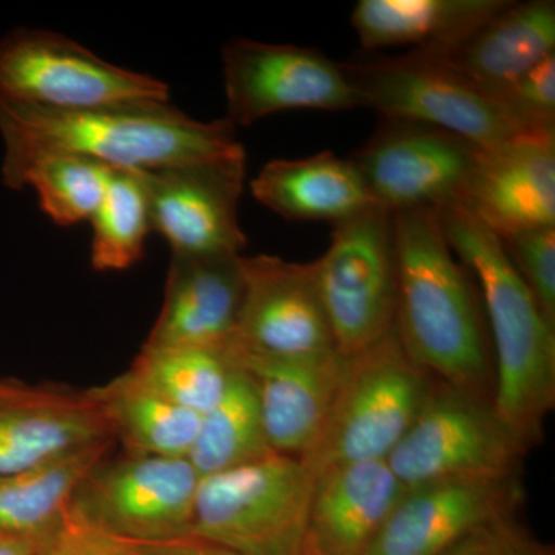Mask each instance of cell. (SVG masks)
<instances>
[{"instance_id": "obj_1", "label": "cell", "mask_w": 555, "mask_h": 555, "mask_svg": "<svg viewBox=\"0 0 555 555\" xmlns=\"http://www.w3.org/2000/svg\"><path fill=\"white\" fill-rule=\"evenodd\" d=\"M2 173L47 153L96 160L109 170L153 171L244 150L228 119L190 118L170 102L62 113L0 102Z\"/></svg>"}, {"instance_id": "obj_20", "label": "cell", "mask_w": 555, "mask_h": 555, "mask_svg": "<svg viewBox=\"0 0 555 555\" xmlns=\"http://www.w3.org/2000/svg\"><path fill=\"white\" fill-rule=\"evenodd\" d=\"M115 440L89 393L13 385L0 392V477Z\"/></svg>"}, {"instance_id": "obj_9", "label": "cell", "mask_w": 555, "mask_h": 555, "mask_svg": "<svg viewBox=\"0 0 555 555\" xmlns=\"http://www.w3.org/2000/svg\"><path fill=\"white\" fill-rule=\"evenodd\" d=\"M529 449L496 414L494 400L434 378L406 436L387 456L404 488L460 477L520 474Z\"/></svg>"}, {"instance_id": "obj_12", "label": "cell", "mask_w": 555, "mask_h": 555, "mask_svg": "<svg viewBox=\"0 0 555 555\" xmlns=\"http://www.w3.org/2000/svg\"><path fill=\"white\" fill-rule=\"evenodd\" d=\"M152 232L179 257H233L247 238L240 224L246 150L222 158L141 171Z\"/></svg>"}, {"instance_id": "obj_24", "label": "cell", "mask_w": 555, "mask_h": 555, "mask_svg": "<svg viewBox=\"0 0 555 555\" xmlns=\"http://www.w3.org/2000/svg\"><path fill=\"white\" fill-rule=\"evenodd\" d=\"M115 440L98 441L0 477V534L46 540L68 516L83 478L107 459Z\"/></svg>"}, {"instance_id": "obj_13", "label": "cell", "mask_w": 555, "mask_h": 555, "mask_svg": "<svg viewBox=\"0 0 555 555\" xmlns=\"http://www.w3.org/2000/svg\"><path fill=\"white\" fill-rule=\"evenodd\" d=\"M480 150L434 127L383 120L350 159L375 206L397 214L460 203Z\"/></svg>"}, {"instance_id": "obj_17", "label": "cell", "mask_w": 555, "mask_h": 555, "mask_svg": "<svg viewBox=\"0 0 555 555\" xmlns=\"http://www.w3.org/2000/svg\"><path fill=\"white\" fill-rule=\"evenodd\" d=\"M233 364L254 386L270 449L302 459L320 437L345 358H273L228 347Z\"/></svg>"}, {"instance_id": "obj_16", "label": "cell", "mask_w": 555, "mask_h": 555, "mask_svg": "<svg viewBox=\"0 0 555 555\" xmlns=\"http://www.w3.org/2000/svg\"><path fill=\"white\" fill-rule=\"evenodd\" d=\"M460 204L499 236L555 225V133L480 150Z\"/></svg>"}, {"instance_id": "obj_5", "label": "cell", "mask_w": 555, "mask_h": 555, "mask_svg": "<svg viewBox=\"0 0 555 555\" xmlns=\"http://www.w3.org/2000/svg\"><path fill=\"white\" fill-rule=\"evenodd\" d=\"M315 476L272 454L201 477L189 535L236 555H295L305 546Z\"/></svg>"}, {"instance_id": "obj_29", "label": "cell", "mask_w": 555, "mask_h": 555, "mask_svg": "<svg viewBox=\"0 0 555 555\" xmlns=\"http://www.w3.org/2000/svg\"><path fill=\"white\" fill-rule=\"evenodd\" d=\"M93 225L91 266L98 272H120L144 257L145 240L152 232L147 190L141 171L112 170Z\"/></svg>"}, {"instance_id": "obj_6", "label": "cell", "mask_w": 555, "mask_h": 555, "mask_svg": "<svg viewBox=\"0 0 555 555\" xmlns=\"http://www.w3.org/2000/svg\"><path fill=\"white\" fill-rule=\"evenodd\" d=\"M343 67L361 107L374 109L383 120L423 124L481 150L525 133L502 101L438 54L357 57Z\"/></svg>"}, {"instance_id": "obj_21", "label": "cell", "mask_w": 555, "mask_h": 555, "mask_svg": "<svg viewBox=\"0 0 555 555\" xmlns=\"http://www.w3.org/2000/svg\"><path fill=\"white\" fill-rule=\"evenodd\" d=\"M551 54H555L554 0H507L462 46L438 56L502 101L529 69Z\"/></svg>"}, {"instance_id": "obj_36", "label": "cell", "mask_w": 555, "mask_h": 555, "mask_svg": "<svg viewBox=\"0 0 555 555\" xmlns=\"http://www.w3.org/2000/svg\"><path fill=\"white\" fill-rule=\"evenodd\" d=\"M535 555H554V553L550 550V547L542 546L540 547L539 553Z\"/></svg>"}, {"instance_id": "obj_32", "label": "cell", "mask_w": 555, "mask_h": 555, "mask_svg": "<svg viewBox=\"0 0 555 555\" xmlns=\"http://www.w3.org/2000/svg\"><path fill=\"white\" fill-rule=\"evenodd\" d=\"M36 555H129L126 542L87 525L69 511L64 524L47 537Z\"/></svg>"}, {"instance_id": "obj_30", "label": "cell", "mask_w": 555, "mask_h": 555, "mask_svg": "<svg viewBox=\"0 0 555 555\" xmlns=\"http://www.w3.org/2000/svg\"><path fill=\"white\" fill-rule=\"evenodd\" d=\"M500 240L518 275L555 324V225L520 230Z\"/></svg>"}, {"instance_id": "obj_27", "label": "cell", "mask_w": 555, "mask_h": 555, "mask_svg": "<svg viewBox=\"0 0 555 555\" xmlns=\"http://www.w3.org/2000/svg\"><path fill=\"white\" fill-rule=\"evenodd\" d=\"M233 371L228 349L144 346L129 372L171 403L203 416L224 396Z\"/></svg>"}, {"instance_id": "obj_22", "label": "cell", "mask_w": 555, "mask_h": 555, "mask_svg": "<svg viewBox=\"0 0 555 555\" xmlns=\"http://www.w3.org/2000/svg\"><path fill=\"white\" fill-rule=\"evenodd\" d=\"M250 190L258 203L287 221L337 225L375 207L352 159L332 152L270 160L250 182Z\"/></svg>"}, {"instance_id": "obj_34", "label": "cell", "mask_w": 555, "mask_h": 555, "mask_svg": "<svg viewBox=\"0 0 555 555\" xmlns=\"http://www.w3.org/2000/svg\"><path fill=\"white\" fill-rule=\"evenodd\" d=\"M124 542L129 555H236L225 547L193 535L158 540V542H130V540H124Z\"/></svg>"}, {"instance_id": "obj_18", "label": "cell", "mask_w": 555, "mask_h": 555, "mask_svg": "<svg viewBox=\"0 0 555 555\" xmlns=\"http://www.w3.org/2000/svg\"><path fill=\"white\" fill-rule=\"evenodd\" d=\"M241 258L171 255L163 308L144 346L228 349L243 302Z\"/></svg>"}, {"instance_id": "obj_28", "label": "cell", "mask_w": 555, "mask_h": 555, "mask_svg": "<svg viewBox=\"0 0 555 555\" xmlns=\"http://www.w3.org/2000/svg\"><path fill=\"white\" fill-rule=\"evenodd\" d=\"M112 170L68 153L36 156L2 173L9 189H35L43 214L62 228L90 221L107 190Z\"/></svg>"}, {"instance_id": "obj_8", "label": "cell", "mask_w": 555, "mask_h": 555, "mask_svg": "<svg viewBox=\"0 0 555 555\" xmlns=\"http://www.w3.org/2000/svg\"><path fill=\"white\" fill-rule=\"evenodd\" d=\"M331 244L312 262L338 356L363 352L396 327L398 268L393 215L375 206L332 225Z\"/></svg>"}, {"instance_id": "obj_2", "label": "cell", "mask_w": 555, "mask_h": 555, "mask_svg": "<svg viewBox=\"0 0 555 555\" xmlns=\"http://www.w3.org/2000/svg\"><path fill=\"white\" fill-rule=\"evenodd\" d=\"M397 337L430 377L494 400L476 298L434 208L397 211Z\"/></svg>"}, {"instance_id": "obj_33", "label": "cell", "mask_w": 555, "mask_h": 555, "mask_svg": "<svg viewBox=\"0 0 555 555\" xmlns=\"http://www.w3.org/2000/svg\"><path fill=\"white\" fill-rule=\"evenodd\" d=\"M540 547L513 516L481 526L443 555H535Z\"/></svg>"}, {"instance_id": "obj_14", "label": "cell", "mask_w": 555, "mask_h": 555, "mask_svg": "<svg viewBox=\"0 0 555 555\" xmlns=\"http://www.w3.org/2000/svg\"><path fill=\"white\" fill-rule=\"evenodd\" d=\"M520 474L460 477L406 488L366 555H443L524 503Z\"/></svg>"}, {"instance_id": "obj_19", "label": "cell", "mask_w": 555, "mask_h": 555, "mask_svg": "<svg viewBox=\"0 0 555 555\" xmlns=\"http://www.w3.org/2000/svg\"><path fill=\"white\" fill-rule=\"evenodd\" d=\"M406 491L386 460L347 463L315 476L305 547L315 555H366Z\"/></svg>"}, {"instance_id": "obj_10", "label": "cell", "mask_w": 555, "mask_h": 555, "mask_svg": "<svg viewBox=\"0 0 555 555\" xmlns=\"http://www.w3.org/2000/svg\"><path fill=\"white\" fill-rule=\"evenodd\" d=\"M199 480L189 459L108 455L83 478L69 511L130 542L178 539L189 535Z\"/></svg>"}, {"instance_id": "obj_11", "label": "cell", "mask_w": 555, "mask_h": 555, "mask_svg": "<svg viewBox=\"0 0 555 555\" xmlns=\"http://www.w3.org/2000/svg\"><path fill=\"white\" fill-rule=\"evenodd\" d=\"M228 116L235 127L288 109L361 107L345 67L317 49L246 38L222 47Z\"/></svg>"}, {"instance_id": "obj_37", "label": "cell", "mask_w": 555, "mask_h": 555, "mask_svg": "<svg viewBox=\"0 0 555 555\" xmlns=\"http://www.w3.org/2000/svg\"><path fill=\"white\" fill-rule=\"evenodd\" d=\"M11 386L13 385H10V383L0 382V392H5V390H9Z\"/></svg>"}, {"instance_id": "obj_25", "label": "cell", "mask_w": 555, "mask_h": 555, "mask_svg": "<svg viewBox=\"0 0 555 555\" xmlns=\"http://www.w3.org/2000/svg\"><path fill=\"white\" fill-rule=\"evenodd\" d=\"M87 393L104 415L115 441L129 454L189 459L201 415L171 403L130 372Z\"/></svg>"}, {"instance_id": "obj_4", "label": "cell", "mask_w": 555, "mask_h": 555, "mask_svg": "<svg viewBox=\"0 0 555 555\" xmlns=\"http://www.w3.org/2000/svg\"><path fill=\"white\" fill-rule=\"evenodd\" d=\"M433 382L393 327L377 345L345 358L326 423L302 462L318 476L347 463L387 460L415 422Z\"/></svg>"}, {"instance_id": "obj_26", "label": "cell", "mask_w": 555, "mask_h": 555, "mask_svg": "<svg viewBox=\"0 0 555 555\" xmlns=\"http://www.w3.org/2000/svg\"><path fill=\"white\" fill-rule=\"evenodd\" d=\"M250 379L235 366L224 396L201 416L189 460L199 477L222 473L272 454Z\"/></svg>"}, {"instance_id": "obj_35", "label": "cell", "mask_w": 555, "mask_h": 555, "mask_svg": "<svg viewBox=\"0 0 555 555\" xmlns=\"http://www.w3.org/2000/svg\"><path fill=\"white\" fill-rule=\"evenodd\" d=\"M42 542L25 537L0 534V555H36Z\"/></svg>"}, {"instance_id": "obj_7", "label": "cell", "mask_w": 555, "mask_h": 555, "mask_svg": "<svg viewBox=\"0 0 555 555\" xmlns=\"http://www.w3.org/2000/svg\"><path fill=\"white\" fill-rule=\"evenodd\" d=\"M0 102L76 113L170 102L166 82L118 67L60 33L16 30L0 39Z\"/></svg>"}, {"instance_id": "obj_23", "label": "cell", "mask_w": 555, "mask_h": 555, "mask_svg": "<svg viewBox=\"0 0 555 555\" xmlns=\"http://www.w3.org/2000/svg\"><path fill=\"white\" fill-rule=\"evenodd\" d=\"M507 0H360L350 16L366 51L412 47L447 54L462 46Z\"/></svg>"}, {"instance_id": "obj_31", "label": "cell", "mask_w": 555, "mask_h": 555, "mask_svg": "<svg viewBox=\"0 0 555 555\" xmlns=\"http://www.w3.org/2000/svg\"><path fill=\"white\" fill-rule=\"evenodd\" d=\"M502 102L525 133H555V54L529 69Z\"/></svg>"}, {"instance_id": "obj_15", "label": "cell", "mask_w": 555, "mask_h": 555, "mask_svg": "<svg viewBox=\"0 0 555 555\" xmlns=\"http://www.w3.org/2000/svg\"><path fill=\"white\" fill-rule=\"evenodd\" d=\"M241 266L244 294L232 346L273 358L337 352L312 262L258 255L241 258Z\"/></svg>"}, {"instance_id": "obj_38", "label": "cell", "mask_w": 555, "mask_h": 555, "mask_svg": "<svg viewBox=\"0 0 555 555\" xmlns=\"http://www.w3.org/2000/svg\"><path fill=\"white\" fill-rule=\"evenodd\" d=\"M295 555H315V554L310 553V551H309V550H306V547H305V546H302V550H301V551H299V553H298V554H295Z\"/></svg>"}, {"instance_id": "obj_3", "label": "cell", "mask_w": 555, "mask_h": 555, "mask_svg": "<svg viewBox=\"0 0 555 555\" xmlns=\"http://www.w3.org/2000/svg\"><path fill=\"white\" fill-rule=\"evenodd\" d=\"M449 246L476 278L494 339V408L526 448L555 406V324L521 280L496 233L463 204L438 208Z\"/></svg>"}]
</instances>
